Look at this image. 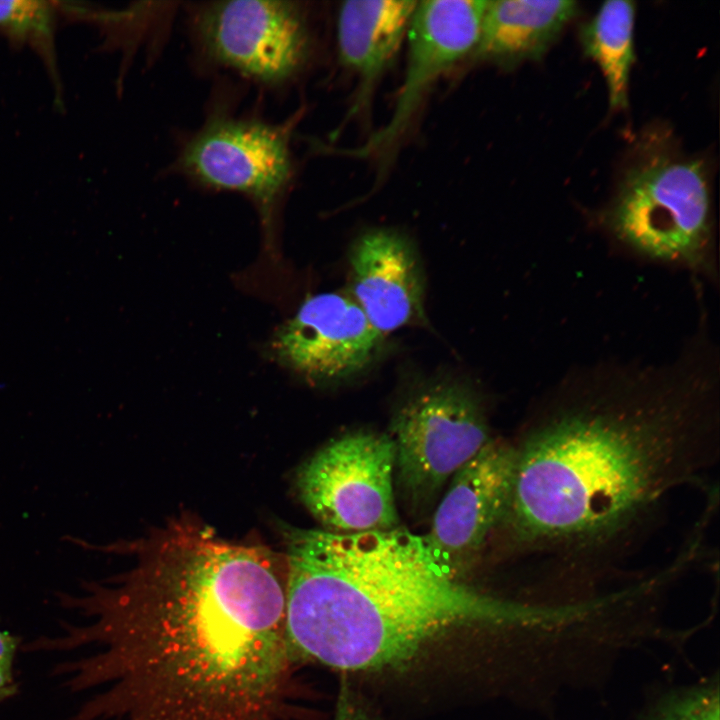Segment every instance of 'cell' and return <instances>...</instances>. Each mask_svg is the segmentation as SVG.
Listing matches in <instances>:
<instances>
[{"label": "cell", "mask_w": 720, "mask_h": 720, "mask_svg": "<svg viewBox=\"0 0 720 720\" xmlns=\"http://www.w3.org/2000/svg\"><path fill=\"white\" fill-rule=\"evenodd\" d=\"M603 221L643 258L712 272L713 220L705 162L652 139L639 143Z\"/></svg>", "instance_id": "cell-4"}, {"label": "cell", "mask_w": 720, "mask_h": 720, "mask_svg": "<svg viewBox=\"0 0 720 720\" xmlns=\"http://www.w3.org/2000/svg\"><path fill=\"white\" fill-rule=\"evenodd\" d=\"M190 23L205 58L263 86L285 85L309 57L308 24L296 2H204L193 6Z\"/></svg>", "instance_id": "cell-7"}, {"label": "cell", "mask_w": 720, "mask_h": 720, "mask_svg": "<svg viewBox=\"0 0 720 720\" xmlns=\"http://www.w3.org/2000/svg\"><path fill=\"white\" fill-rule=\"evenodd\" d=\"M134 568L62 593L82 623L25 651L77 652L54 669L91 695L72 720H290L286 558L191 520L136 544Z\"/></svg>", "instance_id": "cell-1"}, {"label": "cell", "mask_w": 720, "mask_h": 720, "mask_svg": "<svg viewBox=\"0 0 720 720\" xmlns=\"http://www.w3.org/2000/svg\"><path fill=\"white\" fill-rule=\"evenodd\" d=\"M351 297L382 336L424 318V285L410 242L377 228L363 233L350 254Z\"/></svg>", "instance_id": "cell-12"}, {"label": "cell", "mask_w": 720, "mask_h": 720, "mask_svg": "<svg viewBox=\"0 0 720 720\" xmlns=\"http://www.w3.org/2000/svg\"><path fill=\"white\" fill-rule=\"evenodd\" d=\"M383 336L350 295L308 297L272 336L274 360L305 379L326 383L362 370Z\"/></svg>", "instance_id": "cell-10"}, {"label": "cell", "mask_w": 720, "mask_h": 720, "mask_svg": "<svg viewBox=\"0 0 720 720\" xmlns=\"http://www.w3.org/2000/svg\"><path fill=\"white\" fill-rule=\"evenodd\" d=\"M176 169L203 187L248 196L267 221L293 176L289 127L214 116L185 142Z\"/></svg>", "instance_id": "cell-8"}, {"label": "cell", "mask_w": 720, "mask_h": 720, "mask_svg": "<svg viewBox=\"0 0 720 720\" xmlns=\"http://www.w3.org/2000/svg\"><path fill=\"white\" fill-rule=\"evenodd\" d=\"M578 12L572 0L487 1L473 55L509 66L539 60Z\"/></svg>", "instance_id": "cell-13"}, {"label": "cell", "mask_w": 720, "mask_h": 720, "mask_svg": "<svg viewBox=\"0 0 720 720\" xmlns=\"http://www.w3.org/2000/svg\"><path fill=\"white\" fill-rule=\"evenodd\" d=\"M418 1L351 0L337 15V46L343 66L368 92L407 38Z\"/></svg>", "instance_id": "cell-14"}, {"label": "cell", "mask_w": 720, "mask_h": 720, "mask_svg": "<svg viewBox=\"0 0 720 720\" xmlns=\"http://www.w3.org/2000/svg\"><path fill=\"white\" fill-rule=\"evenodd\" d=\"M334 720H364L362 711L356 707L345 681L340 688Z\"/></svg>", "instance_id": "cell-19"}, {"label": "cell", "mask_w": 720, "mask_h": 720, "mask_svg": "<svg viewBox=\"0 0 720 720\" xmlns=\"http://www.w3.org/2000/svg\"><path fill=\"white\" fill-rule=\"evenodd\" d=\"M646 720H719L718 689L708 685L674 692Z\"/></svg>", "instance_id": "cell-17"}, {"label": "cell", "mask_w": 720, "mask_h": 720, "mask_svg": "<svg viewBox=\"0 0 720 720\" xmlns=\"http://www.w3.org/2000/svg\"><path fill=\"white\" fill-rule=\"evenodd\" d=\"M487 0H429L417 3L409 30L408 58L392 116L366 143L358 157L392 149L434 82L478 44Z\"/></svg>", "instance_id": "cell-11"}, {"label": "cell", "mask_w": 720, "mask_h": 720, "mask_svg": "<svg viewBox=\"0 0 720 720\" xmlns=\"http://www.w3.org/2000/svg\"><path fill=\"white\" fill-rule=\"evenodd\" d=\"M0 31L16 44L48 56L53 46L54 7L46 1L0 0Z\"/></svg>", "instance_id": "cell-16"}, {"label": "cell", "mask_w": 720, "mask_h": 720, "mask_svg": "<svg viewBox=\"0 0 720 720\" xmlns=\"http://www.w3.org/2000/svg\"><path fill=\"white\" fill-rule=\"evenodd\" d=\"M285 635L293 660L342 671L406 662L457 626L521 621L531 609L446 576L423 536L290 529Z\"/></svg>", "instance_id": "cell-3"}, {"label": "cell", "mask_w": 720, "mask_h": 720, "mask_svg": "<svg viewBox=\"0 0 720 720\" xmlns=\"http://www.w3.org/2000/svg\"><path fill=\"white\" fill-rule=\"evenodd\" d=\"M15 692L9 690H0V701L13 695Z\"/></svg>", "instance_id": "cell-20"}, {"label": "cell", "mask_w": 720, "mask_h": 720, "mask_svg": "<svg viewBox=\"0 0 720 720\" xmlns=\"http://www.w3.org/2000/svg\"><path fill=\"white\" fill-rule=\"evenodd\" d=\"M395 493L414 514L435 507L455 473L492 438L480 402L463 387L440 383L394 415Z\"/></svg>", "instance_id": "cell-5"}, {"label": "cell", "mask_w": 720, "mask_h": 720, "mask_svg": "<svg viewBox=\"0 0 720 720\" xmlns=\"http://www.w3.org/2000/svg\"><path fill=\"white\" fill-rule=\"evenodd\" d=\"M636 7L628 0L605 1L580 29L586 56L600 68L608 90L611 110L628 107V91L635 61L634 25Z\"/></svg>", "instance_id": "cell-15"}, {"label": "cell", "mask_w": 720, "mask_h": 720, "mask_svg": "<svg viewBox=\"0 0 720 720\" xmlns=\"http://www.w3.org/2000/svg\"><path fill=\"white\" fill-rule=\"evenodd\" d=\"M18 641L8 632L0 631V690L16 692L12 667Z\"/></svg>", "instance_id": "cell-18"}, {"label": "cell", "mask_w": 720, "mask_h": 720, "mask_svg": "<svg viewBox=\"0 0 720 720\" xmlns=\"http://www.w3.org/2000/svg\"><path fill=\"white\" fill-rule=\"evenodd\" d=\"M515 469L499 527L536 558L539 579L592 580L632 552L670 496L703 485L720 453L711 377L597 376L542 401L512 441Z\"/></svg>", "instance_id": "cell-2"}, {"label": "cell", "mask_w": 720, "mask_h": 720, "mask_svg": "<svg viewBox=\"0 0 720 720\" xmlns=\"http://www.w3.org/2000/svg\"><path fill=\"white\" fill-rule=\"evenodd\" d=\"M395 447L386 433L357 430L330 441L300 468L297 490L327 531L359 533L399 527Z\"/></svg>", "instance_id": "cell-6"}, {"label": "cell", "mask_w": 720, "mask_h": 720, "mask_svg": "<svg viewBox=\"0 0 720 720\" xmlns=\"http://www.w3.org/2000/svg\"><path fill=\"white\" fill-rule=\"evenodd\" d=\"M515 469L512 441L492 437L447 484L424 541L441 571L460 581L507 512Z\"/></svg>", "instance_id": "cell-9"}]
</instances>
